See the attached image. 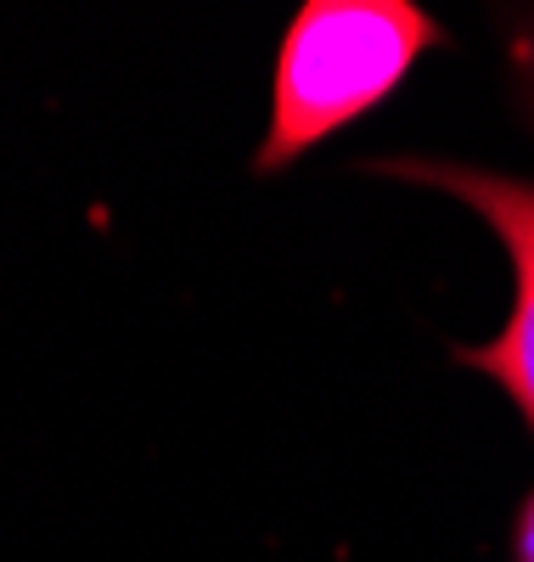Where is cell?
Here are the masks:
<instances>
[{
    "mask_svg": "<svg viewBox=\"0 0 534 562\" xmlns=\"http://www.w3.org/2000/svg\"><path fill=\"white\" fill-rule=\"evenodd\" d=\"M440 23L411 0H310L276 52L270 130L259 140V175L293 164L315 140L366 119L394 97L411 63L440 45Z\"/></svg>",
    "mask_w": 534,
    "mask_h": 562,
    "instance_id": "obj_1",
    "label": "cell"
},
{
    "mask_svg": "<svg viewBox=\"0 0 534 562\" xmlns=\"http://www.w3.org/2000/svg\"><path fill=\"white\" fill-rule=\"evenodd\" d=\"M382 175H405V180H427L440 192L461 198L467 209H478L496 225V237L512 254V276H518V304L512 321L501 326L496 344L467 349L461 360L478 366L483 378H496L518 411L534 422V186L512 180V175H490V169H456V164H382Z\"/></svg>",
    "mask_w": 534,
    "mask_h": 562,
    "instance_id": "obj_2",
    "label": "cell"
},
{
    "mask_svg": "<svg viewBox=\"0 0 534 562\" xmlns=\"http://www.w3.org/2000/svg\"><path fill=\"white\" fill-rule=\"evenodd\" d=\"M512 63H518V79H523V90H529V108H534V23H523V29L512 34Z\"/></svg>",
    "mask_w": 534,
    "mask_h": 562,
    "instance_id": "obj_3",
    "label": "cell"
},
{
    "mask_svg": "<svg viewBox=\"0 0 534 562\" xmlns=\"http://www.w3.org/2000/svg\"><path fill=\"white\" fill-rule=\"evenodd\" d=\"M518 562H534V495L523 501V518H518Z\"/></svg>",
    "mask_w": 534,
    "mask_h": 562,
    "instance_id": "obj_4",
    "label": "cell"
}]
</instances>
